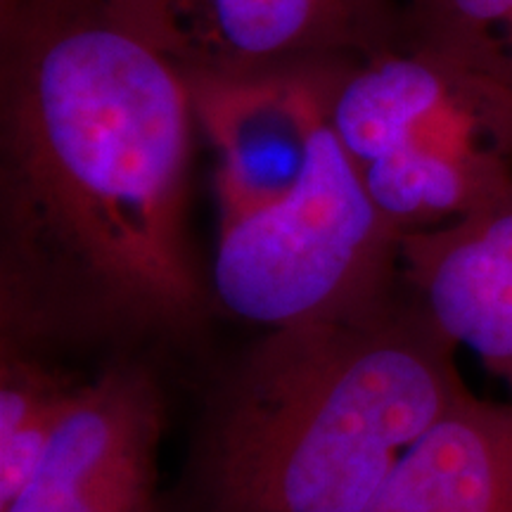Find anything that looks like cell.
I'll return each mask as SVG.
<instances>
[{
    "label": "cell",
    "mask_w": 512,
    "mask_h": 512,
    "mask_svg": "<svg viewBox=\"0 0 512 512\" xmlns=\"http://www.w3.org/2000/svg\"><path fill=\"white\" fill-rule=\"evenodd\" d=\"M458 53L512 74V0H434Z\"/></svg>",
    "instance_id": "obj_9"
},
{
    "label": "cell",
    "mask_w": 512,
    "mask_h": 512,
    "mask_svg": "<svg viewBox=\"0 0 512 512\" xmlns=\"http://www.w3.org/2000/svg\"><path fill=\"white\" fill-rule=\"evenodd\" d=\"M157 456L138 460L62 512H157Z\"/></svg>",
    "instance_id": "obj_10"
},
{
    "label": "cell",
    "mask_w": 512,
    "mask_h": 512,
    "mask_svg": "<svg viewBox=\"0 0 512 512\" xmlns=\"http://www.w3.org/2000/svg\"><path fill=\"white\" fill-rule=\"evenodd\" d=\"M202 10L214 41L240 57H266L294 46L311 27L323 0H176Z\"/></svg>",
    "instance_id": "obj_8"
},
{
    "label": "cell",
    "mask_w": 512,
    "mask_h": 512,
    "mask_svg": "<svg viewBox=\"0 0 512 512\" xmlns=\"http://www.w3.org/2000/svg\"><path fill=\"white\" fill-rule=\"evenodd\" d=\"M330 124L401 235L463 219L512 183V74L453 48L358 74Z\"/></svg>",
    "instance_id": "obj_3"
},
{
    "label": "cell",
    "mask_w": 512,
    "mask_h": 512,
    "mask_svg": "<svg viewBox=\"0 0 512 512\" xmlns=\"http://www.w3.org/2000/svg\"><path fill=\"white\" fill-rule=\"evenodd\" d=\"M463 221L484 245L512 264V183L494 200L463 216Z\"/></svg>",
    "instance_id": "obj_11"
},
{
    "label": "cell",
    "mask_w": 512,
    "mask_h": 512,
    "mask_svg": "<svg viewBox=\"0 0 512 512\" xmlns=\"http://www.w3.org/2000/svg\"><path fill=\"white\" fill-rule=\"evenodd\" d=\"M313 117L316 112L306 105H294V110L278 105L275 112H256L252 119L228 117L216 124L223 147L221 223L264 207L290 188L302 169Z\"/></svg>",
    "instance_id": "obj_7"
},
{
    "label": "cell",
    "mask_w": 512,
    "mask_h": 512,
    "mask_svg": "<svg viewBox=\"0 0 512 512\" xmlns=\"http://www.w3.org/2000/svg\"><path fill=\"white\" fill-rule=\"evenodd\" d=\"M418 299L268 330L223 368L157 512H366L472 392Z\"/></svg>",
    "instance_id": "obj_2"
},
{
    "label": "cell",
    "mask_w": 512,
    "mask_h": 512,
    "mask_svg": "<svg viewBox=\"0 0 512 512\" xmlns=\"http://www.w3.org/2000/svg\"><path fill=\"white\" fill-rule=\"evenodd\" d=\"M366 512H512V403L465 396L403 453Z\"/></svg>",
    "instance_id": "obj_6"
},
{
    "label": "cell",
    "mask_w": 512,
    "mask_h": 512,
    "mask_svg": "<svg viewBox=\"0 0 512 512\" xmlns=\"http://www.w3.org/2000/svg\"><path fill=\"white\" fill-rule=\"evenodd\" d=\"M12 147L3 347H131L197 328L188 105L145 38L83 24L43 43L17 86Z\"/></svg>",
    "instance_id": "obj_1"
},
{
    "label": "cell",
    "mask_w": 512,
    "mask_h": 512,
    "mask_svg": "<svg viewBox=\"0 0 512 512\" xmlns=\"http://www.w3.org/2000/svg\"><path fill=\"white\" fill-rule=\"evenodd\" d=\"M164 399L143 358H119L83 382L34 477L0 512H62L131 463L155 458Z\"/></svg>",
    "instance_id": "obj_5"
},
{
    "label": "cell",
    "mask_w": 512,
    "mask_h": 512,
    "mask_svg": "<svg viewBox=\"0 0 512 512\" xmlns=\"http://www.w3.org/2000/svg\"><path fill=\"white\" fill-rule=\"evenodd\" d=\"M401 238L316 112L290 188L221 223L211 287L230 316L268 330L349 318L387 302L389 254Z\"/></svg>",
    "instance_id": "obj_4"
}]
</instances>
